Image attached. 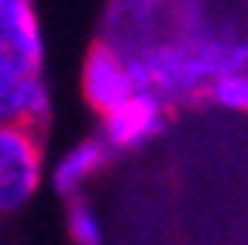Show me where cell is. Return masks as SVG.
<instances>
[{
	"label": "cell",
	"instance_id": "277c9868",
	"mask_svg": "<svg viewBox=\"0 0 248 245\" xmlns=\"http://www.w3.org/2000/svg\"><path fill=\"white\" fill-rule=\"evenodd\" d=\"M166 100L138 90L135 97H128L121 107H114L104 117V138L110 148H141L145 142H152L155 135H162L166 128Z\"/></svg>",
	"mask_w": 248,
	"mask_h": 245
},
{
	"label": "cell",
	"instance_id": "8992f818",
	"mask_svg": "<svg viewBox=\"0 0 248 245\" xmlns=\"http://www.w3.org/2000/svg\"><path fill=\"white\" fill-rule=\"evenodd\" d=\"M0 121H21L35 128L48 125V90L42 76L0 83Z\"/></svg>",
	"mask_w": 248,
	"mask_h": 245
},
{
	"label": "cell",
	"instance_id": "3957f363",
	"mask_svg": "<svg viewBox=\"0 0 248 245\" xmlns=\"http://www.w3.org/2000/svg\"><path fill=\"white\" fill-rule=\"evenodd\" d=\"M42 69V32L31 0H11L0 7V83L28 80Z\"/></svg>",
	"mask_w": 248,
	"mask_h": 245
},
{
	"label": "cell",
	"instance_id": "52a82bcc",
	"mask_svg": "<svg viewBox=\"0 0 248 245\" xmlns=\"http://www.w3.org/2000/svg\"><path fill=\"white\" fill-rule=\"evenodd\" d=\"M203 100H210L214 107H221V111H238V114L248 111V69L217 76V80L207 86Z\"/></svg>",
	"mask_w": 248,
	"mask_h": 245
},
{
	"label": "cell",
	"instance_id": "5b68a950",
	"mask_svg": "<svg viewBox=\"0 0 248 245\" xmlns=\"http://www.w3.org/2000/svg\"><path fill=\"white\" fill-rule=\"evenodd\" d=\"M110 152H114V148L107 145V138H104V135L86 138V142L73 145L66 156L59 159V166H55V190H59V194H66V197L79 194L93 176L107 169Z\"/></svg>",
	"mask_w": 248,
	"mask_h": 245
},
{
	"label": "cell",
	"instance_id": "9c48e42d",
	"mask_svg": "<svg viewBox=\"0 0 248 245\" xmlns=\"http://www.w3.org/2000/svg\"><path fill=\"white\" fill-rule=\"evenodd\" d=\"M4 4H11V0H0V7H4Z\"/></svg>",
	"mask_w": 248,
	"mask_h": 245
},
{
	"label": "cell",
	"instance_id": "6da1fadb",
	"mask_svg": "<svg viewBox=\"0 0 248 245\" xmlns=\"http://www.w3.org/2000/svg\"><path fill=\"white\" fill-rule=\"evenodd\" d=\"M42 131L21 121H0V214H11L35 197L42 183Z\"/></svg>",
	"mask_w": 248,
	"mask_h": 245
},
{
	"label": "cell",
	"instance_id": "7a4b0ae2",
	"mask_svg": "<svg viewBox=\"0 0 248 245\" xmlns=\"http://www.w3.org/2000/svg\"><path fill=\"white\" fill-rule=\"evenodd\" d=\"M79 86H83V100L100 117H107L114 107H121L128 97L138 94L131 66H128V55H124L114 42H107V38L97 42L86 52Z\"/></svg>",
	"mask_w": 248,
	"mask_h": 245
},
{
	"label": "cell",
	"instance_id": "ba28073f",
	"mask_svg": "<svg viewBox=\"0 0 248 245\" xmlns=\"http://www.w3.org/2000/svg\"><path fill=\"white\" fill-rule=\"evenodd\" d=\"M66 228H69L73 245H100V242H104L100 221H97V214H93V207H90L86 200H73V204H69Z\"/></svg>",
	"mask_w": 248,
	"mask_h": 245
}]
</instances>
